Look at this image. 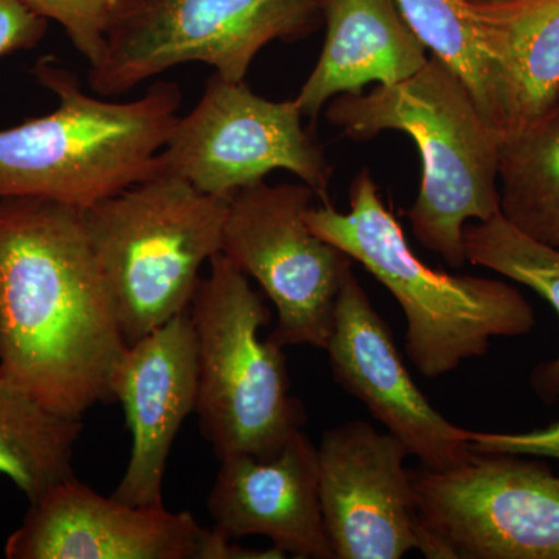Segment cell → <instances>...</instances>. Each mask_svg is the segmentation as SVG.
<instances>
[{
    "label": "cell",
    "mask_w": 559,
    "mask_h": 559,
    "mask_svg": "<svg viewBox=\"0 0 559 559\" xmlns=\"http://www.w3.org/2000/svg\"><path fill=\"white\" fill-rule=\"evenodd\" d=\"M127 348L81 210L0 200V374L83 418Z\"/></svg>",
    "instance_id": "6da1fadb"
},
{
    "label": "cell",
    "mask_w": 559,
    "mask_h": 559,
    "mask_svg": "<svg viewBox=\"0 0 559 559\" xmlns=\"http://www.w3.org/2000/svg\"><path fill=\"white\" fill-rule=\"evenodd\" d=\"M326 119L359 142L384 131L409 135L421 159V183L409 221L415 238L454 270L465 266V227L500 213L503 132L485 116L465 81L436 57L411 79L342 94Z\"/></svg>",
    "instance_id": "7a4b0ae2"
},
{
    "label": "cell",
    "mask_w": 559,
    "mask_h": 559,
    "mask_svg": "<svg viewBox=\"0 0 559 559\" xmlns=\"http://www.w3.org/2000/svg\"><path fill=\"white\" fill-rule=\"evenodd\" d=\"M58 98L46 116L0 130V200L32 198L86 210L157 173L182 92L156 81L143 97L105 102L55 58L33 69Z\"/></svg>",
    "instance_id": "3957f363"
},
{
    "label": "cell",
    "mask_w": 559,
    "mask_h": 559,
    "mask_svg": "<svg viewBox=\"0 0 559 559\" xmlns=\"http://www.w3.org/2000/svg\"><path fill=\"white\" fill-rule=\"evenodd\" d=\"M348 200L347 213L314 205L308 226L395 297L406 316V355L423 377H444L487 355L495 337L522 336L536 325L532 305L509 283L451 275L423 263L367 168L353 179Z\"/></svg>",
    "instance_id": "277c9868"
},
{
    "label": "cell",
    "mask_w": 559,
    "mask_h": 559,
    "mask_svg": "<svg viewBox=\"0 0 559 559\" xmlns=\"http://www.w3.org/2000/svg\"><path fill=\"white\" fill-rule=\"evenodd\" d=\"M81 215L131 345L190 310L202 264L223 249L227 200L154 175Z\"/></svg>",
    "instance_id": "5b68a950"
},
{
    "label": "cell",
    "mask_w": 559,
    "mask_h": 559,
    "mask_svg": "<svg viewBox=\"0 0 559 559\" xmlns=\"http://www.w3.org/2000/svg\"><path fill=\"white\" fill-rule=\"evenodd\" d=\"M197 337L198 393L194 414L202 436L219 459L274 457L307 421L290 395L286 355L261 340L271 312L260 294L223 252L210 260L190 305Z\"/></svg>",
    "instance_id": "8992f818"
},
{
    "label": "cell",
    "mask_w": 559,
    "mask_h": 559,
    "mask_svg": "<svg viewBox=\"0 0 559 559\" xmlns=\"http://www.w3.org/2000/svg\"><path fill=\"white\" fill-rule=\"evenodd\" d=\"M320 22L319 0H127L90 86L116 97L189 62L242 81L267 44L308 38Z\"/></svg>",
    "instance_id": "52a82bcc"
},
{
    "label": "cell",
    "mask_w": 559,
    "mask_h": 559,
    "mask_svg": "<svg viewBox=\"0 0 559 559\" xmlns=\"http://www.w3.org/2000/svg\"><path fill=\"white\" fill-rule=\"evenodd\" d=\"M429 559H559V476L536 460L474 451L412 471Z\"/></svg>",
    "instance_id": "ba28073f"
},
{
    "label": "cell",
    "mask_w": 559,
    "mask_h": 559,
    "mask_svg": "<svg viewBox=\"0 0 559 559\" xmlns=\"http://www.w3.org/2000/svg\"><path fill=\"white\" fill-rule=\"evenodd\" d=\"M294 100L260 97L242 81L213 73L198 105L179 117L157 156L156 175L175 176L201 193L229 201L263 182L270 173H293L323 204H331L333 167L318 140L304 127Z\"/></svg>",
    "instance_id": "9c48e42d"
},
{
    "label": "cell",
    "mask_w": 559,
    "mask_h": 559,
    "mask_svg": "<svg viewBox=\"0 0 559 559\" xmlns=\"http://www.w3.org/2000/svg\"><path fill=\"white\" fill-rule=\"evenodd\" d=\"M316 193L307 183L259 182L227 201L223 249L277 308L270 340L326 348L342 285L355 260L310 229Z\"/></svg>",
    "instance_id": "30bf717a"
},
{
    "label": "cell",
    "mask_w": 559,
    "mask_h": 559,
    "mask_svg": "<svg viewBox=\"0 0 559 559\" xmlns=\"http://www.w3.org/2000/svg\"><path fill=\"white\" fill-rule=\"evenodd\" d=\"M409 451L364 419L326 430L318 447L323 521L336 559H400L423 549Z\"/></svg>",
    "instance_id": "8fae6325"
},
{
    "label": "cell",
    "mask_w": 559,
    "mask_h": 559,
    "mask_svg": "<svg viewBox=\"0 0 559 559\" xmlns=\"http://www.w3.org/2000/svg\"><path fill=\"white\" fill-rule=\"evenodd\" d=\"M215 530L190 513L105 498L75 476L31 502L9 559H209Z\"/></svg>",
    "instance_id": "7c38bea8"
},
{
    "label": "cell",
    "mask_w": 559,
    "mask_h": 559,
    "mask_svg": "<svg viewBox=\"0 0 559 559\" xmlns=\"http://www.w3.org/2000/svg\"><path fill=\"white\" fill-rule=\"evenodd\" d=\"M325 349L334 381L362 401L421 466L450 469L473 454L469 430L444 418L412 380L388 323L353 271L337 297Z\"/></svg>",
    "instance_id": "4fadbf2b"
},
{
    "label": "cell",
    "mask_w": 559,
    "mask_h": 559,
    "mask_svg": "<svg viewBox=\"0 0 559 559\" xmlns=\"http://www.w3.org/2000/svg\"><path fill=\"white\" fill-rule=\"evenodd\" d=\"M109 390L123 407L132 437L130 462L112 498L160 506L168 455L197 406L198 353L190 312L128 345Z\"/></svg>",
    "instance_id": "5bb4252c"
},
{
    "label": "cell",
    "mask_w": 559,
    "mask_h": 559,
    "mask_svg": "<svg viewBox=\"0 0 559 559\" xmlns=\"http://www.w3.org/2000/svg\"><path fill=\"white\" fill-rule=\"evenodd\" d=\"M207 510L231 539L261 535L294 558L336 559L319 491L318 447L301 430L270 459L223 457Z\"/></svg>",
    "instance_id": "9a60e30c"
},
{
    "label": "cell",
    "mask_w": 559,
    "mask_h": 559,
    "mask_svg": "<svg viewBox=\"0 0 559 559\" xmlns=\"http://www.w3.org/2000/svg\"><path fill=\"white\" fill-rule=\"evenodd\" d=\"M319 7L325 43L296 97L312 121L337 95L359 94L370 83H400L429 60L395 0H319Z\"/></svg>",
    "instance_id": "2e32d148"
},
{
    "label": "cell",
    "mask_w": 559,
    "mask_h": 559,
    "mask_svg": "<svg viewBox=\"0 0 559 559\" xmlns=\"http://www.w3.org/2000/svg\"><path fill=\"white\" fill-rule=\"evenodd\" d=\"M471 7L498 80L506 135L559 102V0Z\"/></svg>",
    "instance_id": "e0dca14e"
},
{
    "label": "cell",
    "mask_w": 559,
    "mask_h": 559,
    "mask_svg": "<svg viewBox=\"0 0 559 559\" xmlns=\"http://www.w3.org/2000/svg\"><path fill=\"white\" fill-rule=\"evenodd\" d=\"M81 430V418L50 409L0 374V476L31 502L75 476L73 450Z\"/></svg>",
    "instance_id": "ac0fdd59"
},
{
    "label": "cell",
    "mask_w": 559,
    "mask_h": 559,
    "mask_svg": "<svg viewBox=\"0 0 559 559\" xmlns=\"http://www.w3.org/2000/svg\"><path fill=\"white\" fill-rule=\"evenodd\" d=\"M500 215L525 237L559 250V102L503 135Z\"/></svg>",
    "instance_id": "d6986e66"
},
{
    "label": "cell",
    "mask_w": 559,
    "mask_h": 559,
    "mask_svg": "<svg viewBox=\"0 0 559 559\" xmlns=\"http://www.w3.org/2000/svg\"><path fill=\"white\" fill-rule=\"evenodd\" d=\"M466 259L521 283L549 301L559 318V250L532 240L500 213L465 227ZM532 388L544 403L559 400V353L532 371Z\"/></svg>",
    "instance_id": "ffe728a7"
},
{
    "label": "cell",
    "mask_w": 559,
    "mask_h": 559,
    "mask_svg": "<svg viewBox=\"0 0 559 559\" xmlns=\"http://www.w3.org/2000/svg\"><path fill=\"white\" fill-rule=\"evenodd\" d=\"M426 49L465 81L480 109L503 132L495 68L489 61L471 0H395Z\"/></svg>",
    "instance_id": "44dd1931"
},
{
    "label": "cell",
    "mask_w": 559,
    "mask_h": 559,
    "mask_svg": "<svg viewBox=\"0 0 559 559\" xmlns=\"http://www.w3.org/2000/svg\"><path fill=\"white\" fill-rule=\"evenodd\" d=\"M33 13L64 28L90 68L102 60L114 22L127 0H21Z\"/></svg>",
    "instance_id": "7402d4cb"
},
{
    "label": "cell",
    "mask_w": 559,
    "mask_h": 559,
    "mask_svg": "<svg viewBox=\"0 0 559 559\" xmlns=\"http://www.w3.org/2000/svg\"><path fill=\"white\" fill-rule=\"evenodd\" d=\"M468 440L474 451L559 460V421L547 428L527 430V432L469 430Z\"/></svg>",
    "instance_id": "603a6c76"
},
{
    "label": "cell",
    "mask_w": 559,
    "mask_h": 559,
    "mask_svg": "<svg viewBox=\"0 0 559 559\" xmlns=\"http://www.w3.org/2000/svg\"><path fill=\"white\" fill-rule=\"evenodd\" d=\"M47 22L21 0H0V57L38 46Z\"/></svg>",
    "instance_id": "cb8c5ba5"
},
{
    "label": "cell",
    "mask_w": 559,
    "mask_h": 559,
    "mask_svg": "<svg viewBox=\"0 0 559 559\" xmlns=\"http://www.w3.org/2000/svg\"><path fill=\"white\" fill-rule=\"evenodd\" d=\"M471 2H510V0H471Z\"/></svg>",
    "instance_id": "d4e9b609"
}]
</instances>
